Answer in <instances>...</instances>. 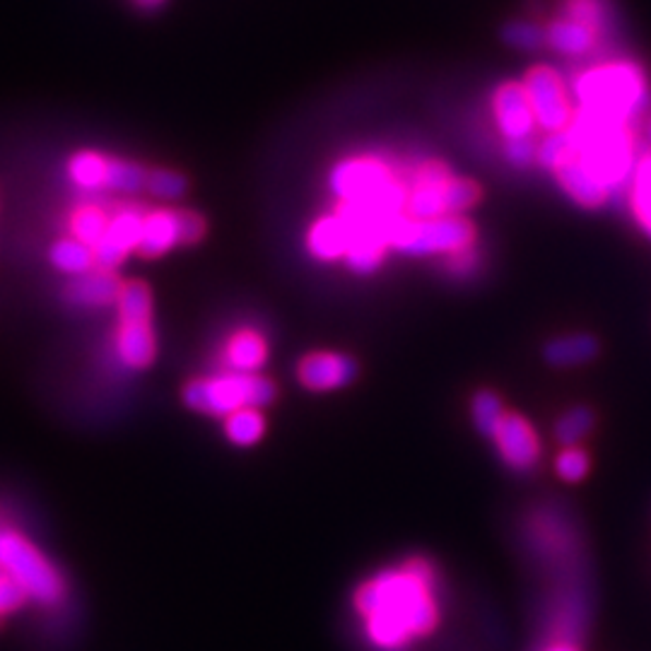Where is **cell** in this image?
<instances>
[{
	"instance_id": "obj_1",
	"label": "cell",
	"mask_w": 651,
	"mask_h": 651,
	"mask_svg": "<svg viewBox=\"0 0 651 651\" xmlns=\"http://www.w3.org/2000/svg\"><path fill=\"white\" fill-rule=\"evenodd\" d=\"M437 569L415 555L401 565L379 569L355 589L353 605L363 617L367 642L377 651H406L440 625Z\"/></svg>"
},
{
	"instance_id": "obj_2",
	"label": "cell",
	"mask_w": 651,
	"mask_h": 651,
	"mask_svg": "<svg viewBox=\"0 0 651 651\" xmlns=\"http://www.w3.org/2000/svg\"><path fill=\"white\" fill-rule=\"evenodd\" d=\"M331 191L339 206L394 224L406 216L408 179L374 155L345 157L331 172Z\"/></svg>"
},
{
	"instance_id": "obj_3",
	"label": "cell",
	"mask_w": 651,
	"mask_h": 651,
	"mask_svg": "<svg viewBox=\"0 0 651 651\" xmlns=\"http://www.w3.org/2000/svg\"><path fill=\"white\" fill-rule=\"evenodd\" d=\"M577 148V160L611 191L630 186L635 170V136L630 123L611 121L577 109L575 121L567 128Z\"/></svg>"
},
{
	"instance_id": "obj_4",
	"label": "cell",
	"mask_w": 651,
	"mask_h": 651,
	"mask_svg": "<svg viewBox=\"0 0 651 651\" xmlns=\"http://www.w3.org/2000/svg\"><path fill=\"white\" fill-rule=\"evenodd\" d=\"M575 99L589 114L632 123L649 109V83L635 61H603L577 77Z\"/></svg>"
},
{
	"instance_id": "obj_5",
	"label": "cell",
	"mask_w": 651,
	"mask_h": 651,
	"mask_svg": "<svg viewBox=\"0 0 651 651\" xmlns=\"http://www.w3.org/2000/svg\"><path fill=\"white\" fill-rule=\"evenodd\" d=\"M278 396L273 379L263 374L228 372L200 377L188 381L182 391L184 406L194 413L208 415V418H228L239 408H266Z\"/></svg>"
},
{
	"instance_id": "obj_6",
	"label": "cell",
	"mask_w": 651,
	"mask_h": 651,
	"mask_svg": "<svg viewBox=\"0 0 651 651\" xmlns=\"http://www.w3.org/2000/svg\"><path fill=\"white\" fill-rule=\"evenodd\" d=\"M478 230L466 216L413 220L401 216L389 234L391 249L406 256H449L476 246Z\"/></svg>"
},
{
	"instance_id": "obj_7",
	"label": "cell",
	"mask_w": 651,
	"mask_h": 651,
	"mask_svg": "<svg viewBox=\"0 0 651 651\" xmlns=\"http://www.w3.org/2000/svg\"><path fill=\"white\" fill-rule=\"evenodd\" d=\"M0 567L32 599L56 603L63 597V579L59 577V572L41 557L35 545L13 531H0Z\"/></svg>"
},
{
	"instance_id": "obj_8",
	"label": "cell",
	"mask_w": 651,
	"mask_h": 651,
	"mask_svg": "<svg viewBox=\"0 0 651 651\" xmlns=\"http://www.w3.org/2000/svg\"><path fill=\"white\" fill-rule=\"evenodd\" d=\"M521 83L526 95H529L538 128L545 133H560L572 126L577 109L563 75L545 63H538L526 71Z\"/></svg>"
},
{
	"instance_id": "obj_9",
	"label": "cell",
	"mask_w": 651,
	"mask_h": 651,
	"mask_svg": "<svg viewBox=\"0 0 651 651\" xmlns=\"http://www.w3.org/2000/svg\"><path fill=\"white\" fill-rule=\"evenodd\" d=\"M490 440L495 444L502 464L514 474H529L541 462V437H538L531 420H526L521 413H504Z\"/></svg>"
},
{
	"instance_id": "obj_10",
	"label": "cell",
	"mask_w": 651,
	"mask_h": 651,
	"mask_svg": "<svg viewBox=\"0 0 651 651\" xmlns=\"http://www.w3.org/2000/svg\"><path fill=\"white\" fill-rule=\"evenodd\" d=\"M297 381L307 391L314 394H329V391H339L351 386L355 377L360 374L355 357L335 351H314L307 353L297 363Z\"/></svg>"
},
{
	"instance_id": "obj_11",
	"label": "cell",
	"mask_w": 651,
	"mask_h": 651,
	"mask_svg": "<svg viewBox=\"0 0 651 651\" xmlns=\"http://www.w3.org/2000/svg\"><path fill=\"white\" fill-rule=\"evenodd\" d=\"M492 116L504 140L533 138L538 128L524 83H502L492 93Z\"/></svg>"
},
{
	"instance_id": "obj_12",
	"label": "cell",
	"mask_w": 651,
	"mask_h": 651,
	"mask_svg": "<svg viewBox=\"0 0 651 651\" xmlns=\"http://www.w3.org/2000/svg\"><path fill=\"white\" fill-rule=\"evenodd\" d=\"M143 220L145 212L138 208L121 210L109 222L107 237L95 246V266L105 271H114L116 266L126 261L131 251H138L143 239Z\"/></svg>"
},
{
	"instance_id": "obj_13",
	"label": "cell",
	"mask_w": 651,
	"mask_h": 651,
	"mask_svg": "<svg viewBox=\"0 0 651 651\" xmlns=\"http://www.w3.org/2000/svg\"><path fill=\"white\" fill-rule=\"evenodd\" d=\"M268 355H271V347H268L266 335L258 329L244 326V329H237L224 341L220 360L228 372L261 374V369L268 363Z\"/></svg>"
},
{
	"instance_id": "obj_14",
	"label": "cell",
	"mask_w": 651,
	"mask_h": 651,
	"mask_svg": "<svg viewBox=\"0 0 651 651\" xmlns=\"http://www.w3.org/2000/svg\"><path fill=\"white\" fill-rule=\"evenodd\" d=\"M174 246H182V210L157 208L145 212L138 254L145 258H160Z\"/></svg>"
},
{
	"instance_id": "obj_15",
	"label": "cell",
	"mask_w": 651,
	"mask_h": 651,
	"mask_svg": "<svg viewBox=\"0 0 651 651\" xmlns=\"http://www.w3.org/2000/svg\"><path fill=\"white\" fill-rule=\"evenodd\" d=\"M553 174L557 179L560 188H563L565 194L581 208L597 210V208H603L613 198L611 191L605 188L599 179L577 160V157L560 167V170H555Z\"/></svg>"
},
{
	"instance_id": "obj_16",
	"label": "cell",
	"mask_w": 651,
	"mask_h": 651,
	"mask_svg": "<svg viewBox=\"0 0 651 651\" xmlns=\"http://www.w3.org/2000/svg\"><path fill=\"white\" fill-rule=\"evenodd\" d=\"M116 351L126 367L148 369L157 357V335L152 321H119Z\"/></svg>"
},
{
	"instance_id": "obj_17",
	"label": "cell",
	"mask_w": 651,
	"mask_h": 651,
	"mask_svg": "<svg viewBox=\"0 0 651 651\" xmlns=\"http://www.w3.org/2000/svg\"><path fill=\"white\" fill-rule=\"evenodd\" d=\"M351 228L347 222L339 216V212H331V216H321L317 222L311 224L307 232V249L314 258L319 261H339L345 258L347 246H351Z\"/></svg>"
},
{
	"instance_id": "obj_18",
	"label": "cell",
	"mask_w": 651,
	"mask_h": 651,
	"mask_svg": "<svg viewBox=\"0 0 651 651\" xmlns=\"http://www.w3.org/2000/svg\"><path fill=\"white\" fill-rule=\"evenodd\" d=\"M123 283L114 275V271H105V268H93L85 275H77L73 283L65 290L73 305L85 307H109L116 305L121 295Z\"/></svg>"
},
{
	"instance_id": "obj_19",
	"label": "cell",
	"mask_w": 651,
	"mask_h": 651,
	"mask_svg": "<svg viewBox=\"0 0 651 651\" xmlns=\"http://www.w3.org/2000/svg\"><path fill=\"white\" fill-rule=\"evenodd\" d=\"M545 41L548 47L560 56H569V59H581L589 56L599 47L601 37L591 27L581 25V22L572 17H557L545 27Z\"/></svg>"
},
{
	"instance_id": "obj_20",
	"label": "cell",
	"mask_w": 651,
	"mask_h": 651,
	"mask_svg": "<svg viewBox=\"0 0 651 651\" xmlns=\"http://www.w3.org/2000/svg\"><path fill=\"white\" fill-rule=\"evenodd\" d=\"M601 343L597 335L591 333H567L557 335V339L548 341L543 347V360L550 367L567 369V367H579L589 365L599 357Z\"/></svg>"
},
{
	"instance_id": "obj_21",
	"label": "cell",
	"mask_w": 651,
	"mask_h": 651,
	"mask_svg": "<svg viewBox=\"0 0 651 651\" xmlns=\"http://www.w3.org/2000/svg\"><path fill=\"white\" fill-rule=\"evenodd\" d=\"M353 239L347 246L343 261L355 275H372L384 263L386 251L391 249L386 232L381 230H360L351 232Z\"/></svg>"
},
{
	"instance_id": "obj_22",
	"label": "cell",
	"mask_w": 651,
	"mask_h": 651,
	"mask_svg": "<svg viewBox=\"0 0 651 651\" xmlns=\"http://www.w3.org/2000/svg\"><path fill=\"white\" fill-rule=\"evenodd\" d=\"M627 200L639 228L651 239V150L637 157L630 186H627Z\"/></svg>"
},
{
	"instance_id": "obj_23",
	"label": "cell",
	"mask_w": 651,
	"mask_h": 651,
	"mask_svg": "<svg viewBox=\"0 0 651 651\" xmlns=\"http://www.w3.org/2000/svg\"><path fill=\"white\" fill-rule=\"evenodd\" d=\"M222 432L234 446H254L266 434V415L261 408H239L222 418Z\"/></svg>"
},
{
	"instance_id": "obj_24",
	"label": "cell",
	"mask_w": 651,
	"mask_h": 651,
	"mask_svg": "<svg viewBox=\"0 0 651 651\" xmlns=\"http://www.w3.org/2000/svg\"><path fill=\"white\" fill-rule=\"evenodd\" d=\"M51 263L59 268L61 273L69 275H85L95 268V251L89 249L87 244L81 239L69 237V239H59L51 249Z\"/></svg>"
},
{
	"instance_id": "obj_25",
	"label": "cell",
	"mask_w": 651,
	"mask_h": 651,
	"mask_svg": "<svg viewBox=\"0 0 651 651\" xmlns=\"http://www.w3.org/2000/svg\"><path fill=\"white\" fill-rule=\"evenodd\" d=\"M119 321H152V292L143 280L123 283L116 299Z\"/></svg>"
},
{
	"instance_id": "obj_26",
	"label": "cell",
	"mask_w": 651,
	"mask_h": 651,
	"mask_svg": "<svg viewBox=\"0 0 651 651\" xmlns=\"http://www.w3.org/2000/svg\"><path fill=\"white\" fill-rule=\"evenodd\" d=\"M565 17L591 27L603 39L613 27L611 0H565Z\"/></svg>"
},
{
	"instance_id": "obj_27",
	"label": "cell",
	"mask_w": 651,
	"mask_h": 651,
	"mask_svg": "<svg viewBox=\"0 0 651 651\" xmlns=\"http://www.w3.org/2000/svg\"><path fill=\"white\" fill-rule=\"evenodd\" d=\"M148 170L138 162L116 160V157H107V191H116V194H138L148 184Z\"/></svg>"
},
{
	"instance_id": "obj_28",
	"label": "cell",
	"mask_w": 651,
	"mask_h": 651,
	"mask_svg": "<svg viewBox=\"0 0 651 651\" xmlns=\"http://www.w3.org/2000/svg\"><path fill=\"white\" fill-rule=\"evenodd\" d=\"M593 425H597V415L587 406H575L560 415L555 422V440L563 446H577L584 437L593 432Z\"/></svg>"
},
{
	"instance_id": "obj_29",
	"label": "cell",
	"mask_w": 651,
	"mask_h": 651,
	"mask_svg": "<svg viewBox=\"0 0 651 651\" xmlns=\"http://www.w3.org/2000/svg\"><path fill=\"white\" fill-rule=\"evenodd\" d=\"M504 413H507V408H504L498 391L480 389L470 398V418H474V425L480 434L492 437L500 420L504 418Z\"/></svg>"
},
{
	"instance_id": "obj_30",
	"label": "cell",
	"mask_w": 651,
	"mask_h": 651,
	"mask_svg": "<svg viewBox=\"0 0 651 651\" xmlns=\"http://www.w3.org/2000/svg\"><path fill=\"white\" fill-rule=\"evenodd\" d=\"M109 222H111V218L107 216L105 208L83 206L71 220L73 237L81 239L83 244H87L89 249H95V246L107 237Z\"/></svg>"
},
{
	"instance_id": "obj_31",
	"label": "cell",
	"mask_w": 651,
	"mask_h": 651,
	"mask_svg": "<svg viewBox=\"0 0 651 651\" xmlns=\"http://www.w3.org/2000/svg\"><path fill=\"white\" fill-rule=\"evenodd\" d=\"M69 172L73 182L87 188V191H97V188H105L107 184V157L99 155V152H77L71 157V164H69Z\"/></svg>"
},
{
	"instance_id": "obj_32",
	"label": "cell",
	"mask_w": 651,
	"mask_h": 651,
	"mask_svg": "<svg viewBox=\"0 0 651 651\" xmlns=\"http://www.w3.org/2000/svg\"><path fill=\"white\" fill-rule=\"evenodd\" d=\"M575 157H577V148H575V140L569 136V131H560V133H548L545 140L538 145L536 162L541 164L543 170L555 172L569 160H575Z\"/></svg>"
},
{
	"instance_id": "obj_33",
	"label": "cell",
	"mask_w": 651,
	"mask_h": 651,
	"mask_svg": "<svg viewBox=\"0 0 651 651\" xmlns=\"http://www.w3.org/2000/svg\"><path fill=\"white\" fill-rule=\"evenodd\" d=\"M502 41L507 44V47L526 53L541 51L543 47H548L545 29L538 27L536 22H526V20L507 22V25L502 27Z\"/></svg>"
},
{
	"instance_id": "obj_34",
	"label": "cell",
	"mask_w": 651,
	"mask_h": 651,
	"mask_svg": "<svg viewBox=\"0 0 651 651\" xmlns=\"http://www.w3.org/2000/svg\"><path fill=\"white\" fill-rule=\"evenodd\" d=\"M591 462L581 446H565L555 458V474L565 482H579L589 474Z\"/></svg>"
},
{
	"instance_id": "obj_35",
	"label": "cell",
	"mask_w": 651,
	"mask_h": 651,
	"mask_svg": "<svg viewBox=\"0 0 651 651\" xmlns=\"http://www.w3.org/2000/svg\"><path fill=\"white\" fill-rule=\"evenodd\" d=\"M186 186H188L186 179L172 170H152L148 174V184H145V188L160 200L182 198L186 194Z\"/></svg>"
},
{
	"instance_id": "obj_36",
	"label": "cell",
	"mask_w": 651,
	"mask_h": 651,
	"mask_svg": "<svg viewBox=\"0 0 651 651\" xmlns=\"http://www.w3.org/2000/svg\"><path fill=\"white\" fill-rule=\"evenodd\" d=\"M478 266H480V256L476 246H468V249L444 256V268L456 278H470L476 273Z\"/></svg>"
},
{
	"instance_id": "obj_37",
	"label": "cell",
	"mask_w": 651,
	"mask_h": 651,
	"mask_svg": "<svg viewBox=\"0 0 651 651\" xmlns=\"http://www.w3.org/2000/svg\"><path fill=\"white\" fill-rule=\"evenodd\" d=\"M504 155L514 167H529L536 162L538 157V145L533 138H521V140H504Z\"/></svg>"
},
{
	"instance_id": "obj_38",
	"label": "cell",
	"mask_w": 651,
	"mask_h": 651,
	"mask_svg": "<svg viewBox=\"0 0 651 651\" xmlns=\"http://www.w3.org/2000/svg\"><path fill=\"white\" fill-rule=\"evenodd\" d=\"M25 601H27V593L15 579L0 577V615L17 611Z\"/></svg>"
},
{
	"instance_id": "obj_39",
	"label": "cell",
	"mask_w": 651,
	"mask_h": 651,
	"mask_svg": "<svg viewBox=\"0 0 651 651\" xmlns=\"http://www.w3.org/2000/svg\"><path fill=\"white\" fill-rule=\"evenodd\" d=\"M206 237V220L196 210H182V246H194Z\"/></svg>"
},
{
	"instance_id": "obj_40",
	"label": "cell",
	"mask_w": 651,
	"mask_h": 651,
	"mask_svg": "<svg viewBox=\"0 0 651 651\" xmlns=\"http://www.w3.org/2000/svg\"><path fill=\"white\" fill-rule=\"evenodd\" d=\"M543 651H581V649L575 642H563V639H555V642Z\"/></svg>"
},
{
	"instance_id": "obj_41",
	"label": "cell",
	"mask_w": 651,
	"mask_h": 651,
	"mask_svg": "<svg viewBox=\"0 0 651 651\" xmlns=\"http://www.w3.org/2000/svg\"><path fill=\"white\" fill-rule=\"evenodd\" d=\"M133 3H136L140 10H157L162 8L167 0H133Z\"/></svg>"
},
{
	"instance_id": "obj_42",
	"label": "cell",
	"mask_w": 651,
	"mask_h": 651,
	"mask_svg": "<svg viewBox=\"0 0 651 651\" xmlns=\"http://www.w3.org/2000/svg\"><path fill=\"white\" fill-rule=\"evenodd\" d=\"M647 138H649V143H651V116H649V121H647Z\"/></svg>"
},
{
	"instance_id": "obj_43",
	"label": "cell",
	"mask_w": 651,
	"mask_h": 651,
	"mask_svg": "<svg viewBox=\"0 0 651 651\" xmlns=\"http://www.w3.org/2000/svg\"><path fill=\"white\" fill-rule=\"evenodd\" d=\"M0 625H3V615H0Z\"/></svg>"
}]
</instances>
